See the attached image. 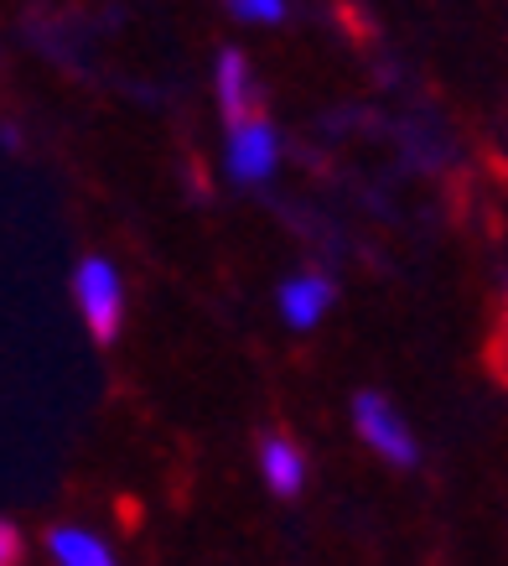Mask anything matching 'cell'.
Listing matches in <instances>:
<instances>
[{"mask_svg":"<svg viewBox=\"0 0 508 566\" xmlns=\"http://www.w3.org/2000/svg\"><path fill=\"white\" fill-rule=\"evenodd\" d=\"M229 11L239 21H260V27H275L286 21V0H229Z\"/></svg>","mask_w":508,"mask_h":566,"instance_id":"8","label":"cell"},{"mask_svg":"<svg viewBox=\"0 0 508 566\" xmlns=\"http://www.w3.org/2000/svg\"><path fill=\"white\" fill-rule=\"evenodd\" d=\"M353 427L379 458H390V463H400V468L415 463V437H410V427L394 416V406L384 400V395H358L353 400Z\"/></svg>","mask_w":508,"mask_h":566,"instance_id":"3","label":"cell"},{"mask_svg":"<svg viewBox=\"0 0 508 566\" xmlns=\"http://www.w3.org/2000/svg\"><path fill=\"white\" fill-rule=\"evenodd\" d=\"M213 94H219V109L229 125L254 115V69L239 48L219 52V63H213Z\"/></svg>","mask_w":508,"mask_h":566,"instance_id":"4","label":"cell"},{"mask_svg":"<svg viewBox=\"0 0 508 566\" xmlns=\"http://www.w3.org/2000/svg\"><path fill=\"white\" fill-rule=\"evenodd\" d=\"M260 473L271 483V494H281V499L301 494V483H306L301 447L286 442V437H265V447H260Z\"/></svg>","mask_w":508,"mask_h":566,"instance_id":"6","label":"cell"},{"mask_svg":"<svg viewBox=\"0 0 508 566\" xmlns=\"http://www.w3.org/2000/svg\"><path fill=\"white\" fill-rule=\"evenodd\" d=\"M21 562V531L11 520H0V566H17Z\"/></svg>","mask_w":508,"mask_h":566,"instance_id":"9","label":"cell"},{"mask_svg":"<svg viewBox=\"0 0 508 566\" xmlns=\"http://www.w3.org/2000/svg\"><path fill=\"white\" fill-rule=\"evenodd\" d=\"M47 546L57 556V566H115V556H109V546H104L99 535L73 531V525H57L47 535Z\"/></svg>","mask_w":508,"mask_h":566,"instance_id":"7","label":"cell"},{"mask_svg":"<svg viewBox=\"0 0 508 566\" xmlns=\"http://www.w3.org/2000/svg\"><path fill=\"white\" fill-rule=\"evenodd\" d=\"M73 292H78V312H84L88 333L99 338V344H115L119 333V317H125V286H119V271L109 260L88 255L73 275Z\"/></svg>","mask_w":508,"mask_h":566,"instance_id":"1","label":"cell"},{"mask_svg":"<svg viewBox=\"0 0 508 566\" xmlns=\"http://www.w3.org/2000/svg\"><path fill=\"white\" fill-rule=\"evenodd\" d=\"M223 161H229V177H234V182H265V177L275 172V161H281L275 125L260 120V115L229 125V151H223Z\"/></svg>","mask_w":508,"mask_h":566,"instance_id":"2","label":"cell"},{"mask_svg":"<svg viewBox=\"0 0 508 566\" xmlns=\"http://www.w3.org/2000/svg\"><path fill=\"white\" fill-rule=\"evenodd\" d=\"M332 281L327 275H296V281H286L281 286V317H286L290 327H317L327 317V307H332Z\"/></svg>","mask_w":508,"mask_h":566,"instance_id":"5","label":"cell"}]
</instances>
